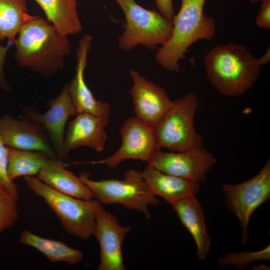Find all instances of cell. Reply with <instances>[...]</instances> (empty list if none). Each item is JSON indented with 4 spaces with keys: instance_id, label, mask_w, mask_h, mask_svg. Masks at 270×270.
Here are the masks:
<instances>
[{
    "instance_id": "26",
    "label": "cell",
    "mask_w": 270,
    "mask_h": 270,
    "mask_svg": "<svg viewBox=\"0 0 270 270\" xmlns=\"http://www.w3.org/2000/svg\"><path fill=\"white\" fill-rule=\"evenodd\" d=\"M8 156L7 147L0 136V184L6 191L16 200L18 190L14 182L11 181L8 174Z\"/></svg>"
},
{
    "instance_id": "28",
    "label": "cell",
    "mask_w": 270,
    "mask_h": 270,
    "mask_svg": "<svg viewBox=\"0 0 270 270\" xmlns=\"http://www.w3.org/2000/svg\"><path fill=\"white\" fill-rule=\"evenodd\" d=\"M8 48V46H4L0 44V88L6 91L10 90V86L4 75V66Z\"/></svg>"
},
{
    "instance_id": "14",
    "label": "cell",
    "mask_w": 270,
    "mask_h": 270,
    "mask_svg": "<svg viewBox=\"0 0 270 270\" xmlns=\"http://www.w3.org/2000/svg\"><path fill=\"white\" fill-rule=\"evenodd\" d=\"M130 72L133 85L129 92L136 117L154 128L172 107L173 100L162 88L146 80L138 71L131 70Z\"/></svg>"
},
{
    "instance_id": "1",
    "label": "cell",
    "mask_w": 270,
    "mask_h": 270,
    "mask_svg": "<svg viewBox=\"0 0 270 270\" xmlns=\"http://www.w3.org/2000/svg\"><path fill=\"white\" fill-rule=\"evenodd\" d=\"M14 44V57L18 64L45 77L54 76L62 68L64 58L70 52L67 36L39 16H35L22 28Z\"/></svg>"
},
{
    "instance_id": "6",
    "label": "cell",
    "mask_w": 270,
    "mask_h": 270,
    "mask_svg": "<svg viewBox=\"0 0 270 270\" xmlns=\"http://www.w3.org/2000/svg\"><path fill=\"white\" fill-rule=\"evenodd\" d=\"M198 104L196 96L192 92L173 100L172 107L154 128L158 148L182 152L203 147L204 138L194 126Z\"/></svg>"
},
{
    "instance_id": "8",
    "label": "cell",
    "mask_w": 270,
    "mask_h": 270,
    "mask_svg": "<svg viewBox=\"0 0 270 270\" xmlns=\"http://www.w3.org/2000/svg\"><path fill=\"white\" fill-rule=\"evenodd\" d=\"M227 209L239 220L242 229V242L248 238V226L254 211L270 198V160L252 178L240 184L222 185Z\"/></svg>"
},
{
    "instance_id": "25",
    "label": "cell",
    "mask_w": 270,
    "mask_h": 270,
    "mask_svg": "<svg viewBox=\"0 0 270 270\" xmlns=\"http://www.w3.org/2000/svg\"><path fill=\"white\" fill-rule=\"evenodd\" d=\"M16 202L0 184V234L12 226L18 220Z\"/></svg>"
},
{
    "instance_id": "11",
    "label": "cell",
    "mask_w": 270,
    "mask_h": 270,
    "mask_svg": "<svg viewBox=\"0 0 270 270\" xmlns=\"http://www.w3.org/2000/svg\"><path fill=\"white\" fill-rule=\"evenodd\" d=\"M48 105V110L44 114L34 108L26 107L22 118L42 126L50 137L58 159L66 160L68 156L64 149L65 128L70 118L78 114L69 94L68 84L56 98L49 100Z\"/></svg>"
},
{
    "instance_id": "31",
    "label": "cell",
    "mask_w": 270,
    "mask_h": 270,
    "mask_svg": "<svg viewBox=\"0 0 270 270\" xmlns=\"http://www.w3.org/2000/svg\"><path fill=\"white\" fill-rule=\"evenodd\" d=\"M252 268H254L253 270H270V268H268H268V266L262 264L260 266L258 265V266H254Z\"/></svg>"
},
{
    "instance_id": "27",
    "label": "cell",
    "mask_w": 270,
    "mask_h": 270,
    "mask_svg": "<svg viewBox=\"0 0 270 270\" xmlns=\"http://www.w3.org/2000/svg\"><path fill=\"white\" fill-rule=\"evenodd\" d=\"M255 22L258 28L266 30L270 28V0L262 2L260 12L256 18Z\"/></svg>"
},
{
    "instance_id": "16",
    "label": "cell",
    "mask_w": 270,
    "mask_h": 270,
    "mask_svg": "<svg viewBox=\"0 0 270 270\" xmlns=\"http://www.w3.org/2000/svg\"><path fill=\"white\" fill-rule=\"evenodd\" d=\"M108 122V116L78 114L68 126L64 140L66 154L68 156L70 150L80 146L102 151L108 138L105 128Z\"/></svg>"
},
{
    "instance_id": "7",
    "label": "cell",
    "mask_w": 270,
    "mask_h": 270,
    "mask_svg": "<svg viewBox=\"0 0 270 270\" xmlns=\"http://www.w3.org/2000/svg\"><path fill=\"white\" fill-rule=\"evenodd\" d=\"M115 0L126 18L124 30L118 39L120 50L129 51L138 45L154 50L168 40L172 20L142 7L134 0Z\"/></svg>"
},
{
    "instance_id": "5",
    "label": "cell",
    "mask_w": 270,
    "mask_h": 270,
    "mask_svg": "<svg viewBox=\"0 0 270 270\" xmlns=\"http://www.w3.org/2000/svg\"><path fill=\"white\" fill-rule=\"evenodd\" d=\"M80 178L102 204H121L141 212L148 220L151 218L149 206L159 202L144 179L142 172L134 169L128 170L122 180H94L87 172L82 173Z\"/></svg>"
},
{
    "instance_id": "29",
    "label": "cell",
    "mask_w": 270,
    "mask_h": 270,
    "mask_svg": "<svg viewBox=\"0 0 270 270\" xmlns=\"http://www.w3.org/2000/svg\"><path fill=\"white\" fill-rule=\"evenodd\" d=\"M158 8L166 18L172 20L174 15L173 0H155Z\"/></svg>"
},
{
    "instance_id": "17",
    "label": "cell",
    "mask_w": 270,
    "mask_h": 270,
    "mask_svg": "<svg viewBox=\"0 0 270 270\" xmlns=\"http://www.w3.org/2000/svg\"><path fill=\"white\" fill-rule=\"evenodd\" d=\"M142 172L154 194L172 206L181 199L196 196L201 189L200 182L166 174L148 166Z\"/></svg>"
},
{
    "instance_id": "13",
    "label": "cell",
    "mask_w": 270,
    "mask_h": 270,
    "mask_svg": "<svg viewBox=\"0 0 270 270\" xmlns=\"http://www.w3.org/2000/svg\"><path fill=\"white\" fill-rule=\"evenodd\" d=\"M0 136L6 146L42 152L50 158H58L46 130L32 120L22 117L16 119L4 114L0 117Z\"/></svg>"
},
{
    "instance_id": "2",
    "label": "cell",
    "mask_w": 270,
    "mask_h": 270,
    "mask_svg": "<svg viewBox=\"0 0 270 270\" xmlns=\"http://www.w3.org/2000/svg\"><path fill=\"white\" fill-rule=\"evenodd\" d=\"M204 64L211 84L230 97L241 96L252 88L262 66L244 46L234 43L213 47L206 54Z\"/></svg>"
},
{
    "instance_id": "15",
    "label": "cell",
    "mask_w": 270,
    "mask_h": 270,
    "mask_svg": "<svg viewBox=\"0 0 270 270\" xmlns=\"http://www.w3.org/2000/svg\"><path fill=\"white\" fill-rule=\"evenodd\" d=\"M91 43L92 37L88 34L84 35L80 41L76 52V74L68 84V92L78 114L108 117L110 111L108 104L96 100L84 80V73Z\"/></svg>"
},
{
    "instance_id": "3",
    "label": "cell",
    "mask_w": 270,
    "mask_h": 270,
    "mask_svg": "<svg viewBox=\"0 0 270 270\" xmlns=\"http://www.w3.org/2000/svg\"><path fill=\"white\" fill-rule=\"evenodd\" d=\"M206 0H181L180 8L172 19L170 36L155 54L156 62L166 70L179 72L178 62L192 44L214 37L215 20L204 12Z\"/></svg>"
},
{
    "instance_id": "24",
    "label": "cell",
    "mask_w": 270,
    "mask_h": 270,
    "mask_svg": "<svg viewBox=\"0 0 270 270\" xmlns=\"http://www.w3.org/2000/svg\"><path fill=\"white\" fill-rule=\"evenodd\" d=\"M270 244L260 251L252 252H230L218 259L220 266L233 265L238 270H246L252 262L270 259Z\"/></svg>"
},
{
    "instance_id": "9",
    "label": "cell",
    "mask_w": 270,
    "mask_h": 270,
    "mask_svg": "<svg viewBox=\"0 0 270 270\" xmlns=\"http://www.w3.org/2000/svg\"><path fill=\"white\" fill-rule=\"evenodd\" d=\"M216 160L203 147L182 152H164L157 149L147 162L148 166L170 175L198 182H204L206 174Z\"/></svg>"
},
{
    "instance_id": "20",
    "label": "cell",
    "mask_w": 270,
    "mask_h": 270,
    "mask_svg": "<svg viewBox=\"0 0 270 270\" xmlns=\"http://www.w3.org/2000/svg\"><path fill=\"white\" fill-rule=\"evenodd\" d=\"M34 0L44 12L47 20L61 34L68 36L82 31L76 0Z\"/></svg>"
},
{
    "instance_id": "21",
    "label": "cell",
    "mask_w": 270,
    "mask_h": 270,
    "mask_svg": "<svg viewBox=\"0 0 270 270\" xmlns=\"http://www.w3.org/2000/svg\"><path fill=\"white\" fill-rule=\"evenodd\" d=\"M20 240L22 244L36 249L53 262L76 264L82 260L84 256L82 251L61 241L41 237L28 230L22 233Z\"/></svg>"
},
{
    "instance_id": "30",
    "label": "cell",
    "mask_w": 270,
    "mask_h": 270,
    "mask_svg": "<svg viewBox=\"0 0 270 270\" xmlns=\"http://www.w3.org/2000/svg\"><path fill=\"white\" fill-rule=\"evenodd\" d=\"M262 65L266 64L270 62V48L268 49L266 53L262 56L259 58Z\"/></svg>"
},
{
    "instance_id": "32",
    "label": "cell",
    "mask_w": 270,
    "mask_h": 270,
    "mask_svg": "<svg viewBox=\"0 0 270 270\" xmlns=\"http://www.w3.org/2000/svg\"><path fill=\"white\" fill-rule=\"evenodd\" d=\"M265 0H249V1L252 3H256V2H264Z\"/></svg>"
},
{
    "instance_id": "18",
    "label": "cell",
    "mask_w": 270,
    "mask_h": 270,
    "mask_svg": "<svg viewBox=\"0 0 270 270\" xmlns=\"http://www.w3.org/2000/svg\"><path fill=\"white\" fill-rule=\"evenodd\" d=\"M65 166L62 160L50 158L36 177L61 193L84 200L94 199V196L90 188Z\"/></svg>"
},
{
    "instance_id": "12",
    "label": "cell",
    "mask_w": 270,
    "mask_h": 270,
    "mask_svg": "<svg viewBox=\"0 0 270 270\" xmlns=\"http://www.w3.org/2000/svg\"><path fill=\"white\" fill-rule=\"evenodd\" d=\"M130 227L121 225L116 216L102 206L96 213L93 233L100 248L98 270H124L122 245Z\"/></svg>"
},
{
    "instance_id": "19",
    "label": "cell",
    "mask_w": 270,
    "mask_h": 270,
    "mask_svg": "<svg viewBox=\"0 0 270 270\" xmlns=\"http://www.w3.org/2000/svg\"><path fill=\"white\" fill-rule=\"evenodd\" d=\"M172 206L195 242L198 258L204 260L210 250L211 238L206 230L204 212L196 196L186 198Z\"/></svg>"
},
{
    "instance_id": "23",
    "label": "cell",
    "mask_w": 270,
    "mask_h": 270,
    "mask_svg": "<svg viewBox=\"0 0 270 270\" xmlns=\"http://www.w3.org/2000/svg\"><path fill=\"white\" fill-rule=\"evenodd\" d=\"M7 147L8 174L11 181L20 176H36L50 158L42 152Z\"/></svg>"
},
{
    "instance_id": "22",
    "label": "cell",
    "mask_w": 270,
    "mask_h": 270,
    "mask_svg": "<svg viewBox=\"0 0 270 270\" xmlns=\"http://www.w3.org/2000/svg\"><path fill=\"white\" fill-rule=\"evenodd\" d=\"M35 16L28 14L26 0H0V40L14 43L22 28Z\"/></svg>"
},
{
    "instance_id": "4",
    "label": "cell",
    "mask_w": 270,
    "mask_h": 270,
    "mask_svg": "<svg viewBox=\"0 0 270 270\" xmlns=\"http://www.w3.org/2000/svg\"><path fill=\"white\" fill-rule=\"evenodd\" d=\"M24 180L29 188L44 200L67 232L84 240L93 235L96 213L102 206L97 200H84L61 193L35 176H24Z\"/></svg>"
},
{
    "instance_id": "10",
    "label": "cell",
    "mask_w": 270,
    "mask_h": 270,
    "mask_svg": "<svg viewBox=\"0 0 270 270\" xmlns=\"http://www.w3.org/2000/svg\"><path fill=\"white\" fill-rule=\"evenodd\" d=\"M122 144L118 150L109 157L90 162H75L72 164H104L111 168H116L122 162L138 160L148 162L157 150L154 128L136 117L127 119L120 130Z\"/></svg>"
}]
</instances>
